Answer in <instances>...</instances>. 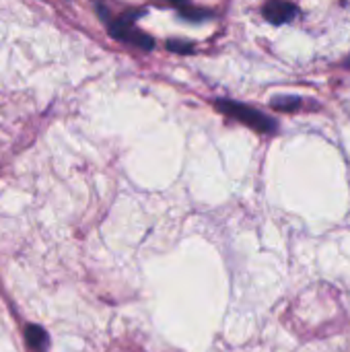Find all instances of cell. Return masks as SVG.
Returning <instances> with one entry per match:
<instances>
[{"label": "cell", "instance_id": "obj_4", "mask_svg": "<svg viewBox=\"0 0 350 352\" xmlns=\"http://www.w3.org/2000/svg\"><path fill=\"white\" fill-rule=\"evenodd\" d=\"M27 342L29 346L35 352H45L50 346V340H47V334L43 328L39 326H29L27 328Z\"/></svg>", "mask_w": 350, "mask_h": 352}, {"label": "cell", "instance_id": "obj_8", "mask_svg": "<svg viewBox=\"0 0 350 352\" xmlns=\"http://www.w3.org/2000/svg\"><path fill=\"white\" fill-rule=\"evenodd\" d=\"M167 2H171V4H175V6H184V4H186V0H167Z\"/></svg>", "mask_w": 350, "mask_h": 352}, {"label": "cell", "instance_id": "obj_5", "mask_svg": "<svg viewBox=\"0 0 350 352\" xmlns=\"http://www.w3.org/2000/svg\"><path fill=\"white\" fill-rule=\"evenodd\" d=\"M272 107L276 111H297L301 107V99L299 97H274Z\"/></svg>", "mask_w": 350, "mask_h": 352}, {"label": "cell", "instance_id": "obj_2", "mask_svg": "<svg viewBox=\"0 0 350 352\" xmlns=\"http://www.w3.org/2000/svg\"><path fill=\"white\" fill-rule=\"evenodd\" d=\"M136 16H138V12H126L124 16H118L116 21L109 23V33H111V37L122 39L126 43H132L136 47L153 50V45H155L153 37H149L146 33H142L134 27Z\"/></svg>", "mask_w": 350, "mask_h": 352}, {"label": "cell", "instance_id": "obj_3", "mask_svg": "<svg viewBox=\"0 0 350 352\" xmlns=\"http://www.w3.org/2000/svg\"><path fill=\"white\" fill-rule=\"evenodd\" d=\"M262 14L266 16L268 23L283 25V23H291L299 14V8H297V4H293L289 0H268L262 8Z\"/></svg>", "mask_w": 350, "mask_h": 352}, {"label": "cell", "instance_id": "obj_7", "mask_svg": "<svg viewBox=\"0 0 350 352\" xmlns=\"http://www.w3.org/2000/svg\"><path fill=\"white\" fill-rule=\"evenodd\" d=\"M167 50H171L175 54H192L194 52V45L188 43V41H175V39H171V41H167Z\"/></svg>", "mask_w": 350, "mask_h": 352}, {"label": "cell", "instance_id": "obj_6", "mask_svg": "<svg viewBox=\"0 0 350 352\" xmlns=\"http://www.w3.org/2000/svg\"><path fill=\"white\" fill-rule=\"evenodd\" d=\"M179 14H182L184 19H190V21H202V19H210V16H212V12H210V10L190 8V6H186V4L179 8Z\"/></svg>", "mask_w": 350, "mask_h": 352}, {"label": "cell", "instance_id": "obj_1", "mask_svg": "<svg viewBox=\"0 0 350 352\" xmlns=\"http://www.w3.org/2000/svg\"><path fill=\"white\" fill-rule=\"evenodd\" d=\"M215 107L219 111H223L225 116H229V118H233V120H237V122H241V124H245V126H250L262 134H272L278 128L276 120L264 116L262 111H258L250 105H243V103H237L231 99H217Z\"/></svg>", "mask_w": 350, "mask_h": 352}]
</instances>
